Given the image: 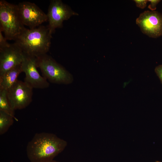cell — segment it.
Wrapping results in <instances>:
<instances>
[{"label":"cell","instance_id":"cell-5","mask_svg":"<svg viewBox=\"0 0 162 162\" xmlns=\"http://www.w3.org/2000/svg\"><path fill=\"white\" fill-rule=\"evenodd\" d=\"M142 33L150 38L162 36V14L156 11L145 10L136 20Z\"/></svg>","mask_w":162,"mask_h":162},{"label":"cell","instance_id":"cell-9","mask_svg":"<svg viewBox=\"0 0 162 162\" xmlns=\"http://www.w3.org/2000/svg\"><path fill=\"white\" fill-rule=\"evenodd\" d=\"M76 15L78 14L61 0H51L47 14L49 23L47 26L51 33L52 34L56 28L61 27L64 20Z\"/></svg>","mask_w":162,"mask_h":162},{"label":"cell","instance_id":"cell-19","mask_svg":"<svg viewBox=\"0 0 162 162\" xmlns=\"http://www.w3.org/2000/svg\"><path fill=\"white\" fill-rule=\"evenodd\" d=\"M155 162H162L157 161H155Z\"/></svg>","mask_w":162,"mask_h":162},{"label":"cell","instance_id":"cell-18","mask_svg":"<svg viewBox=\"0 0 162 162\" xmlns=\"http://www.w3.org/2000/svg\"><path fill=\"white\" fill-rule=\"evenodd\" d=\"M48 162H59L58 161H57L56 160H51L50 161H49Z\"/></svg>","mask_w":162,"mask_h":162},{"label":"cell","instance_id":"cell-11","mask_svg":"<svg viewBox=\"0 0 162 162\" xmlns=\"http://www.w3.org/2000/svg\"><path fill=\"white\" fill-rule=\"evenodd\" d=\"M22 72L21 64L0 76V90L9 89L17 81L19 75Z\"/></svg>","mask_w":162,"mask_h":162},{"label":"cell","instance_id":"cell-3","mask_svg":"<svg viewBox=\"0 0 162 162\" xmlns=\"http://www.w3.org/2000/svg\"><path fill=\"white\" fill-rule=\"evenodd\" d=\"M0 29L8 40H15L26 28L19 14L17 5L0 1Z\"/></svg>","mask_w":162,"mask_h":162},{"label":"cell","instance_id":"cell-4","mask_svg":"<svg viewBox=\"0 0 162 162\" xmlns=\"http://www.w3.org/2000/svg\"><path fill=\"white\" fill-rule=\"evenodd\" d=\"M36 57L37 67L47 80L58 84H68L72 82V75L51 56L46 53Z\"/></svg>","mask_w":162,"mask_h":162},{"label":"cell","instance_id":"cell-17","mask_svg":"<svg viewBox=\"0 0 162 162\" xmlns=\"http://www.w3.org/2000/svg\"><path fill=\"white\" fill-rule=\"evenodd\" d=\"M154 70L162 83V64L156 66Z\"/></svg>","mask_w":162,"mask_h":162},{"label":"cell","instance_id":"cell-16","mask_svg":"<svg viewBox=\"0 0 162 162\" xmlns=\"http://www.w3.org/2000/svg\"><path fill=\"white\" fill-rule=\"evenodd\" d=\"M148 2H150L148 8L151 11H155L156 9L157 5L160 1V0H148Z\"/></svg>","mask_w":162,"mask_h":162},{"label":"cell","instance_id":"cell-10","mask_svg":"<svg viewBox=\"0 0 162 162\" xmlns=\"http://www.w3.org/2000/svg\"><path fill=\"white\" fill-rule=\"evenodd\" d=\"M23 52L15 43L0 50V76L7 71L21 64Z\"/></svg>","mask_w":162,"mask_h":162},{"label":"cell","instance_id":"cell-7","mask_svg":"<svg viewBox=\"0 0 162 162\" xmlns=\"http://www.w3.org/2000/svg\"><path fill=\"white\" fill-rule=\"evenodd\" d=\"M16 5L22 23L30 28L38 27L48 21L47 14L35 4L24 1Z\"/></svg>","mask_w":162,"mask_h":162},{"label":"cell","instance_id":"cell-13","mask_svg":"<svg viewBox=\"0 0 162 162\" xmlns=\"http://www.w3.org/2000/svg\"><path fill=\"white\" fill-rule=\"evenodd\" d=\"M15 118L10 115L0 111V134L6 133L13 124Z\"/></svg>","mask_w":162,"mask_h":162},{"label":"cell","instance_id":"cell-2","mask_svg":"<svg viewBox=\"0 0 162 162\" xmlns=\"http://www.w3.org/2000/svg\"><path fill=\"white\" fill-rule=\"evenodd\" d=\"M52 34L48 26L26 28L14 40L23 52L36 57L49 50Z\"/></svg>","mask_w":162,"mask_h":162},{"label":"cell","instance_id":"cell-6","mask_svg":"<svg viewBox=\"0 0 162 162\" xmlns=\"http://www.w3.org/2000/svg\"><path fill=\"white\" fill-rule=\"evenodd\" d=\"M33 88L25 81L17 80L7 91L10 105L14 110L28 106L32 101Z\"/></svg>","mask_w":162,"mask_h":162},{"label":"cell","instance_id":"cell-1","mask_svg":"<svg viewBox=\"0 0 162 162\" xmlns=\"http://www.w3.org/2000/svg\"><path fill=\"white\" fill-rule=\"evenodd\" d=\"M67 144L54 134L37 133L27 144V156L31 162H48L62 152Z\"/></svg>","mask_w":162,"mask_h":162},{"label":"cell","instance_id":"cell-15","mask_svg":"<svg viewBox=\"0 0 162 162\" xmlns=\"http://www.w3.org/2000/svg\"><path fill=\"white\" fill-rule=\"evenodd\" d=\"M136 6L141 9H144L147 6L148 2V0H134Z\"/></svg>","mask_w":162,"mask_h":162},{"label":"cell","instance_id":"cell-12","mask_svg":"<svg viewBox=\"0 0 162 162\" xmlns=\"http://www.w3.org/2000/svg\"><path fill=\"white\" fill-rule=\"evenodd\" d=\"M0 111H3L12 116L16 120L14 110L12 108L8 98L7 91L0 90Z\"/></svg>","mask_w":162,"mask_h":162},{"label":"cell","instance_id":"cell-14","mask_svg":"<svg viewBox=\"0 0 162 162\" xmlns=\"http://www.w3.org/2000/svg\"><path fill=\"white\" fill-rule=\"evenodd\" d=\"M2 32L0 29V50L9 47L10 44L7 41V40L3 36Z\"/></svg>","mask_w":162,"mask_h":162},{"label":"cell","instance_id":"cell-8","mask_svg":"<svg viewBox=\"0 0 162 162\" xmlns=\"http://www.w3.org/2000/svg\"><path fill=\"white\" fill-rule=\"evenodd\" d=\"M22 72L25 73L24 81L33 88L44 89L50 84L44 76L40 75L37 69L36 57L23 52L21 64Z\"/></svg>","mask_w":162,"mask_h":162}]
</instances>
